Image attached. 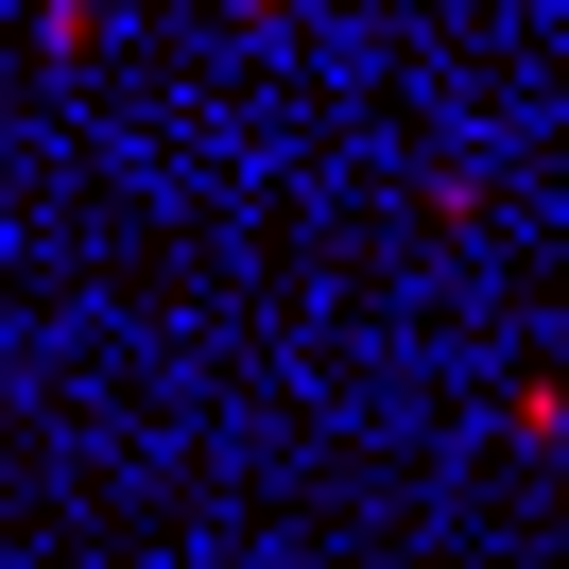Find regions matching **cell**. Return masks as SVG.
<instances>
[{
	"mask_svg": "<svg viewBox=\"0 0 569 569\" xmlns=\"http://www.w3.org/2000/svg\"><path fill=\"white\" fill-rule=\"evenodd\" d=\"M500 431H518V449H569V380H552V362H535V380H500Z\"/></svg>",
	"mask_w": 569,
	"mask_h": 569,
	"instance_id": "cell-1",
	"label": "cell"
}]
</instances>
